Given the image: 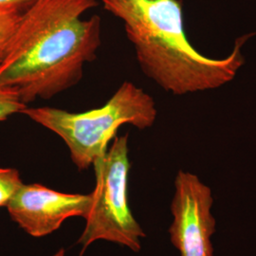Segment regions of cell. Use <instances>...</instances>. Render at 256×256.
<instances>
[{
  "mask_svg": "<svg viewBox=\"0 0 256 256\" xmlns=\"http://www.w3.org/2000/svg\"><path fill=\"white\" fill-rule=\"evenodd\" d=\"M122 23L144 74L174 95L214 90L230 82L243 66L245 39L223 59L200 54L186 36L180 0H102Z\"/></svg>",
  "mask_w": 256,
  "mask_h": 256,
  "instance_id": "2",
  "label": "cell"
},
{
  "mask_svg": "<svg viewBox=\"0 0 256 256\" xmlns=\"http://www.w3.org/2000/svg\"><path fill=\"white\" fill-rule=\"evenodd\" d=\"M171 210L173 223L169 229L171 242L180 256H212V236L216 220L212 214L210 188L198 176L180 171L174 180Z\"/></svg>",
  "mask_w": 256,
  "mask_h": 256,
  "instance_id": "5",
  "label": "cell"
},
{
  "mask_svg": "<svg viewBox=\"0 0 256 256\" xmlns=\"http://www.w3.org/2000/svg\"><path fill=\"white\" fill-rule=\"evenodd\" d=\"M34 0H0V5H19L27 9Z\"/></svg>",
  "mask_w": 256,
  "mask_h": 256,
  "instance_id": "10",
  "label": "cell"
},
{
  "mask_svg": "<svg viewBox=\"0 0 256 256\" xmlns=\"http://www.w3.org/2000/svg\"><path fill=\"white\" fill-rule=\"evenodd\" d=\"M96 186L86 216V227L78 243L84 250L106 240L138 252L146 236L128 206V135L115 137L106 154L93 164Z\"/></svg>",
  "mask_w": 256,
  "mask_h": 256,
  "instance_id": "4",
  "label": "cell"
},
{
  "mask_svg": "<svg viewBox=\"0 0 256 256\" xmlns=\"http://www.w3.org/2000/svg\"><path fill=\"white\" fill-rule=\"evenodd\" d=\"M98 0H34L19 21L0 64V84L24 104L48 100L82 80L102 45L99 16L82 19Z\"/></svg>",
  "mask_w": 256,
  "mask_h": 256,
  "instance_id": "1",
  "label": "cell"
},
{
  "mask_svg": "<svg viewBox=\"0 0 256 256\" xmlns=\"http://www.w3.org/2000/svg\"><path fill=\"white\" fill-rule=\"evenodd\" d=\"M156 113L155 102L149 94L133 82H124L99 108L72 113L50 106L27 108L21 114L61 138L74 164L84 170L106 154L120 126L150 128Z\"/></svg>",
  "mask_w": 256,
  "mask_h": 256,
  "instance_id": "3",
  "label": "cell"
},
{
  "mask_svg": "<svg viewBox=\"0 0 256 256\" xmlns=\"http://www.w3.org/2000/svg\"><path fill=\"white\" fill-rule=\"evenodd\" d=\"M92 194H64L41 184H23L7 205L12 220L30 236L42 238L59 229L64 220L88 214Z\"/></svg>",
  "mask_w": 256,
  "mask_h": 256,
  "instance_id": "6",
  "label": "cell"
},
{
  "mask_svg": "<svg viewBox=\"0 0 256 256\" xmlns=\"http://www.w3.org/2000/svg\"><path fill=\"white\" fill-rule=\"evenodd\" d=\"M64 256V250H60L57 254H55L54 256Z\"/></svg>",
  "mask_w": 256,
  "mask_h": 256,
  "instance_id": "11",
  "label": "cell"
},
{
  "mask_svg": "<svg viewBox=\"0 0 256 256\" xmlns=\"http://www.w3.org/2000/svg\"><path fill=\"white\" fill-rule=\"evenodd\" d=\"M25 10L19 5H0V64Z\"/></svg>",
  "mask_w": 256,
  "mask_h": 256,
  "instance_id": "7",
  "label": "cell"
},
{
  "mask_svg": "<svg viewBox=\"0 0 256 256\" xmlns=\"http://www.w3.org/2000/svg\"><path fill=\"white\" fill-rule=\"evenodd\" d=\"M27 108V104L21 100L18 90L0 84V122L10 115L22 113Z\"/></svg>",
  "mask_w": 256,
  "mask_h": 256,
  "instance_id": "9",
  "label": "cell"
},
{
  "mask_svg": "<svg viewBox=\"0 0 256 256\" xmlns=\"http://www.w3.org/2000/svg\"><path fill=\"white\" fill-rule=\"evenodd\" d=\"M23 184L16 169L0 168V207H7Z\"/></svg>",
  "mask_w": 256,
  "mask_h": 256,
  "instance_id": "8",
  "label": "cell"
}]
</instances>
